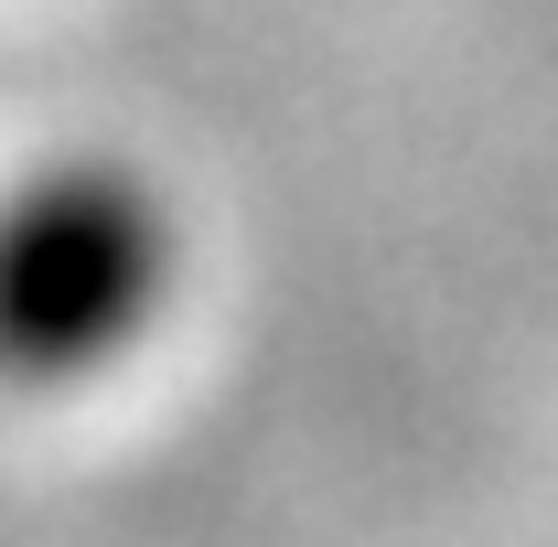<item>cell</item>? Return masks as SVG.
<instances>
[{
  "label": "cell",
  "instance_id": "1",
  "mask_svg": "<svg viewBox=\"0 0 558 547\" xmlns=\"http://www.w3.org/2000/svg\"><path fill=\"white\" fill-rule=\"evenodd\" d=\"M183 279L172 194L119 161L75 150L0 194V387H86L130 354Z\"/></svg>",
  "mask_w": 558,
  "mask_h": 547
}]
</instances>
